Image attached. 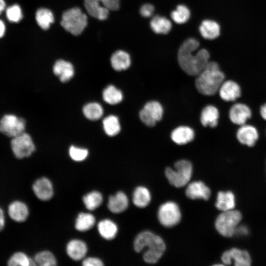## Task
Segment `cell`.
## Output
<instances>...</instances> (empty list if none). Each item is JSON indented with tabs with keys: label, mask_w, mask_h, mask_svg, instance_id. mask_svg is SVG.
Masks as SVG:
<instances>
[{
	"label": "cell",
	"mask_w": 266,
	"mask_h": 266,
	"mask_svg": "<svg viewBox=\"0 0 266 266\" xmlns=\"http://www.w3.org/2000/svg\"><path fill=\"white\" fill-rule=\"evenodd\" d=\"M198 40L189 38L184 41L178 52V61L182 70L188 74L197 76L209 62L210 55L205 49H200Z\"/></svg>",
	"instance_id": "1"
},
{
	"label": "cell",
	"mask_w": 266,
	"mask_h": 266,
	"mask_svg": "<svg viewBox=\"0 0 266 266\" xmlns=\"http://www.w3.org/2000/svg\"><path fill=\"white\" fill-rule=\"evenodd\" d=\"M133 247L137 252L147 248L143 255V258L145 262L150 264L158 262L166 249L162 238L150 231L140 233L134 240Z\"/></svg>",
	"instance_id": "2"
},
{
	"label": "cell",
	"mask_w": 266,
	"mask_h": 266,
	"mask_svg": "<svg viewBox=\"0 0 266 266\" xmlns=\"http://www.w3.org/2000/svg\"><path fill=\"white\" fill-rule=\"evenodd\" d=\"M225 75L219 65L209 61L204 69L197 75L195 81L198 92L206 96H212L219 91L224 81Z\"/></svg>",
	"instance_id": "3"
},
{
	"label": "cell",
	"mask_w": 266,
	"mask_h": 266,
	"mask_svg": "<svg viewBox=\"0 0 266 266\" xmlns=\"http://www.w3.org/2000/svg\"><path fill=\"white\" fill-rule=\"evenodd\" d=\"M62 17L61 26L66 31L75 36L80 35L87 25V15L77 7L65 11Z\"/></svg>",
	"instance_id": "4"
},
{
	"label": "cell",
	"mask_w": 266,
	"mask_h": 266,
	"mask_svg": "<svg viewBox=\"0 0 266 266\" xmlns=\"http://www.w3.org/2000/svg\"><path fill=\"white\" fill-rule=\"evenodd\" d=\"M174 169L169 167L166 169L165 175L169 182L177 188L185 186L192 177V164L188 160H181L174 164Z\"/></svg>",
	"instance_id": "5"
},
{
	"label": "cell",
	"mask_w": 266,
	"mask_h": 266,
	"mask_svg": "<svg viewBox=\"0 0 266 266\" xmlns=\"http://www.w3.org/2000/svg\"><path fill=\"white\" fill-rule=\"evenodd\" d=\"M242 218V214L239 210L232 209L223 211L216 218L215 228L222 236L232 237Z\"/></svg>",
	"instance_id": "6"
},
{
	"label": "cell",
	"mask_w": 266,
	"mask_h": 266,
	"mask_svg": "<svg viewBox=\"0 0 266 266\" xmlns=\"http://www.w3.org/2000/svg\"><path fill=\"white\" fill-rule=\"evenodd\" d=\"M85 7L90 15L99 20L108 17L110 10H117L120 0H84Z\"/></svg>",
	"instance_id": "7"
},
{
	"label": "cell",
	"mask_w": 266,
	"mask_h": 266,
	"mask_svg": "<svg viewBox=\"0 0 266 266\" xmlns=\"http://www.w3.org/2000/svg\"><path fill=\"white\" fill-rule=\"evenodd\" d=\"M25 128V120L14 114H5L0 120V132L11 138L24 133Z\"/></svg>",
	"instance_id": "8"
},
{
	"label": "cell",
	"mask_w": 266,
	"mask_h": 266,
	"mask_svg": "<svg viewBox=\"0 0 266 266\" xmlns=\"http://www.w3.org/2000/svg\"><path fill=\"white\" fill-rule=\"evenodd\" d=\"M10 145L14 155L18 159L30 156L35 148L31 136L25 132L12 138Z\"/></svg>",
	"instance_id": "9"
},
{
	"label": "cell",
	"mask_w": 266,
	"mask_h": 266,
	"mask_svg": "<svg viewBox=\"0 0 266 266\" xmlns=\"http://www.w3.org/2000/svg\"><path fill=\"white\" fill-rule=\"evenodd\" d=\"M181 214L178 205L172 201L162 204L158 210V218L160 223L166 227H171L180 221Z\"/></svg>",
	"instance_id": "10"
},
{
	"label": "cell",
	"mask_w": 266,
	"mask_h": 266,
	"mask_svg": "<svg viewBox=\"0 0 266 266\" xmlns=\"http://www.w3.org/2000/svg\"><path fill=\"white\" fill-rule=\"evenodd\" d=\"M163 115V108L162 105L157 101H150L147 102L139 112L141 121L148 127L154 126L160 121Z\"/></svg>",
	"instance_id": "11"
},
{
	"label": "cell",
	"mask_w": 266,
	"mask_h": 266,
	"mask_svg": "<svg viewBox=\"0 0 266 266\" xmlns=\"http://www.w3.org/2000/svg\"><path fill=\"white\" fill-rule=\"evenodd\" d=\"M221 260L224 265H230L233 261L235 266H249L251 264V259L248 252L237 248H233L223 253Z\"/></svg>",
	"instance_id": "12"
},
{
	"label": "cell",
	"mask_w": 266,
	"mask_h": 266,
	"mask_svg": "<svg viewBox=\"0 0 266 266\" xmlns=\"http://www.w3.org/2000/svg\"><path fill=\"white\" fill-rule=\"evenodd\" d=\"M252 112L246 104L236 103L233 104L229 111V118L234 124L243 125L251 118Z\"/></svg>",
	"instance_id": "13"
},
{
	"label": "cell",
	"mask_w": 266,
	"mask_h": 266,
	"mask_svg": "<svg viewBox=\"0 0 266 266\" xmlns=\"http://www.w3.org/2000/svg\"><path fill=\"white\" fill-rule=\"evenodd\" d=\"M236 137L242 144L249 147L253 146L259 138V133L253 126L244 124L236 132Z\"/></svg>",
	"instance_id": "14"
},
{
	"label": "cell",
	"mask_w": 266,
	"mask_h": 266,
	"mask_svg": "<svg viewBox=\"0 0 266 266\" xmlns=\"http://www.w3.org/2000/svg\"><path fill=\"white\" fill-rule=\"evenodd\" d=\"M185 193L187 197L191 199L207 200L210 197L211 191L203 182L198 181L190 183L186 188Z\"/></svg>",
	"instance_id": "15"
},
{
	"label": "cell",
	"mask_w": 266,
	"mask_h": 266,
	"mask_svg": "<svg viewBox=\"0 0 266 266\" xmlns=\"http://www.w3.org/2000/svg\"><path fill=\"white\" fill-rule=\"evenodd\" d=\"M219 92L222 100L226 101H233L240 97L241 88L235 81L227 80L222 84Z\"/></svg>",
	"instance_id": "16"
},
{
	"label": "cell",
	"mask_w": 266,
	"mask_h": 266,
	"mask_svg": "<svg viewBox=\"0 0 266 266\" xmlns=\"http://www.w3.org/2000/svg\"><path fill=\"white\" fill-rule=\"evenodd\" d=\"M33 189L36 196L42 200H49L53 195L52 183L45 177L36 180L33 184Z\"/></svg>",
	"instance_id": "17"
},
{
	"label": "cell",
	"mask_w": 266,
	"mask_h": 266,
	"mask_svg": "<svg viewBox=\"0 0 266 266\" xmlns=\"http://www.w3.org/2000/svg\"><path fill=\"white\" fill-rule=\"evenodd\" d=\"M54 74L62 82L69 81L74 76V70L72 65L69 62L63 60H57L53 67Z\"/></svg>",
	"instance_id": "18"
},
{
	"label": "cell",
	"mask_w": 266,
	"mask_h": 266,
	"mask_svg": "<svg viewBox=\"0 0 266 266\" xmlns=\"http://www.w3.org/2000/svg\"><path fill=\"white\" fill-rule=\"evenodd\" d=\"M9 217L14 221L22 222L25 221L29 215V209L24 202L15 201L11 202L8 208Z\"/></svg>",
	"instance_id": "19"
},
{
	"label": "cell",
	"mask_w": 266,
	"mask_h": 266,
	"mask_svg": "<svg viewBox=\"0 0 266 266\" xmlns=\"http://www.w3.org/2000/svg\"><path fill=\"white\" fill-rule=\"evenodd\" d=\"M235 206V196L232 191H220L218 193L215 206L218 210L228 211L233 209Z\"/></svg>",
	"instance_id": "20"
},
{
	"label": "cell",
	"mask_w": 266,
	"mask_h": 266,
	"mask_svg": "<svg viewBox=\"0 0 266 266\" xmlns=\"http://www.w3.org/2000/svg\"><path fill=\"white\" fill-rule=\"evenodd\" d=\"M108 208L114 213H119L125 211L128 206V199L126 194L119 191L115 195L109 197Z\"/></svg>",
	"instance_id": "21"
},
{
	"label": "cell",
	"mask_w": 266,
	"mask_h": 266,
	"mask_svg": "<svg viewBox=\"0 0 266 266\" xmlns=\"http://www.w3.org/2000/svg\"><path fill=\"white\" fill-rule=\"evenodd\" d=\"M219 117L218 109L213 105H208L201 111L200 120L203 126L214 128L218 125Z\"/></svg>",
	"instance_id": "22"
},
{
	"label": "cell",
	"mask_w": 266,
	"mask_h": 266,
	"mask_svg": "<svg viewBox=\"0 0 266 266\" xmlns=\"http://www.w3.org/2000/svg\"><path fill=\"white\" fill-rule=\"evenodd\" d=\"M112 67L116 71H122L128 69L131 64L130 56L126 51L119 50L112 55L110 58Z\"/></svg>",
	"instance_id": "23"
},
{
	"label": "cell",
	"mask_w": 266,
	"mask_h": 266,
	"mask_svg": "<svg viewBox=\"0 0 266 266\" xmlns=\"http://www.w3.org/2000/svg\"><path fill=\"white\" fill-rule=\"evenodd\" d=\"M199 31L203 38L212 40L219 36L220 27L216 21L211 20H205L200 25Z\"/></svg>",
	"instance_id": "24"
},
{
	"label": "cell",
	"mask_w": 266,
	"mask_h": 266,
	"mask_svg": "<svg viewBox=\"0 0 266 266\" xmlns=\"http://www.w3.org/2000/svg\"><path fill=\"white\" fill-rule=\"evenodd\" d=\"M195 136L194 131L187 126H180L175 128L171 133V138L176 144L182 145L193 140Z\"/></svg>",
	"instance_id": "25"
},
{
	"label": "cell",
	"mask_w": 266,
	"mask_h": 266,
	"mask_svg": "<svg viewBox=\"0 0 266 266\" xmlns=\"http://www.w3.org/2000/svg\"><path fill=\"white\" fill-rule=\"evenodd\" d=\"M87 251L86 243L79 239L70 241L66 246L68 255L74 260H80L83 258Z\"/></svg>",
	"instance_id": "26"
},
{
	"label": "cell",
	"mask_w": 266,
	"mask_h": 266,
	"mask_svg": "<svg viewBox=\"0 0 266 266\" xmlns=\"http://www.w3.org/2000/svg\"><path fill=\"white\" fill-rule=\"evenodd\" d=\"M150 25L152 30L158 34H167L172 28L170 21L166 17L160 15L152 17Z\"/></svg>",
	"instance_id": "27"
},
{
	"label": "cell",
	"mask_w": 266,
	"mask_h": 266,
	"mask_svg": "<svg viewBox=\"0 0 266 266\" xmlns=\"http://www.w3.org/2000/svg\"><path fill=\"white\" fill-rule=\"evenodd\" d=\"M98 229L100 235L108 240L114 238L118 231L117 225L109 219L100 221L98 224Z\"/></svg>",
	"instance_id": "28"
},
{
	"label": "cell",
	"mask_w": 266,
	"mask_h": 266,
	"mask_svg": "<svg viewBox=\"0 0 266 266\" xmlns=\"http://www.w3.org/2000/svg\"><path fill=\"white\" fill-rule=\"evenodd\" d=\"M133 203L137 207L140 208L146 207L151 200L149 191L145 187H137L133 192Z\"/></svg>",
	"instance_id": "29"
},
{
	"label": "cell",
	"mask_w": 266,
	"mask_h": 266,
	"mask_svg": "<svg viewBox=\"0 0 266 266\" xmlns=\"http://www.w3.org/2000/svg\"><path fill=\"white\" fill-rule=\"evenodd\" d=\"M122 92L112 85L107 86L102 92V98L105 102L111 105L119 103L123 100Z\"/></svg>",
	"instance_id": "30"
},
{
	"label": "cell",
	"mask_w": 266,
	"mask_h": 266,
	"mask_svg": "<svg viewBox=\"0 0 266 266\" xmlns=\"http://www.w3.org/2000/svg\"><path fill=\"white\" fill-rule=\"evenodd\" d=\"M102 126L105 133L109 136L116 135L121 130L119 119L113 115L106 117L102 121Z\"/></svg>",
	"instance_id": "31"
},
{
	"label": "cell",
	"mask_w": 266,
	"mask_h": 266,
	"mask_svg": "<svg viewBox=\"0 0 266 266\" xmlns=\"http://www.w3.org/2000/svg\"><path fill=\"white\" fill-rule=\"evenodd\" d=\"M35 20L38 25L43 30L48 29L54 21L51 11L45 8L38 9L35 13Z\"/></svg>",
	"instance_id": "32"
},
{
	"label": "cell",
	"mask_w": 266,
	"mask_h": 266,
	"mask_svg": "<svg viewBox=\"0 0 266 266\" xmlns=\"http://www.w3.org/2000/svg\"><path fill=\"white\" fill-rule=\"evenodd\" d=\"M84 116L91 121L100 119L103 114V109L99 103L92 102L85 104L82 109Z\"/></svg>",
	"instance_id": "33"
},
{
	"label": "cell",
	"mask_w": 266,
	"mask_h": 266,
	"mask_svg": "<svg viewBox=\"0 0 266 266\" xmlns=\"http://www.w3.org/2000/svg\"><path fill=\"white\" fill-rule=\"evenodd\" d=\"M95 223L94 216L90 213H80L76 220L75 228L79 231H86L92 228Z\"/></svg>",
	"instance_id": "34"
},
{
	"label": "cell",
	"mask_w": 266,
	"mask_h": 266,
	"mask_svg": "<svg viewBox=\"0 0 266 266\" xmlns=\"http://www.w3.org/2000/svg\"><path fill=\"white\" fill-rule=\"evenodd\" d=\"M191 13L187 6L178 5L170 14L172 20L177 24H182L187 22L190 18Z\"/></svg>",
	"instance_id": "35"
},
{
	"label": "cell",
	"mask_w": 266,
	"mask_h": 266,
	"mask_svg": "<svg viewBox=\"0 0 266 266\" xmlns=\"http://www.w3.org/2000/svg\"><path fill=\"white\" fill-rule=\"evenodd\" d=\"M102 200V195L98 191L91 192L83 198V201L86 207L90 210H93L99 207Z\"/></svg>",
	"instance_id": "36"
},
{
	"label": "cell",
	"mask_w": 266,
	"mask_h": 266,
	"mask_svg": "<svg viewBox=\"0 0 266 266\" xmlns=\"http://www.w3.org/2000/svg\"><path fill=\"white\" fill-rule=\"evenodd\" d=\"M8 265L10 266H35L36 263L34 260H32L22 252L14 253L9 259Z\"/></svg>",
	"instance_id": "37"
},
{
	"label": "cell",
	"mask_w": 266,
	"mask_h": 266,
	"mask_svg": "<svg viewBox=\"0 0 266 266\" xmlns=\"http://www.w3.org/2000/svg\"><path fill=\"white\" fill-rule=\"evenodd\" d=\"M34 260L36 265L41 266H54L57 264L55 257L52 253L48 251L36 254Z\"/></svg>",
	"instance_id": "38"
},
{
	"label": "cell",
	"mask_w": 266,
	"mask_h": 266,
	"mask_svg": "<svg viewBox=\"0 0 266 266\" xmlns=\"http://www.w3.org/2000/svg\"><path fill=\"white\" fill-rule=\"evenodd\" d=\"M6 16L9 21L13 23L20 22L23 18L21 8L18 4H13L6 10Z\"/></svg>",
	"instance_id": "39"
},
{
	"label": "cell",
	"mask_w": 266,
	"mask_h": 266,
	"mask_svg": "<svg viewBox=\"0 0 266 266\" xmlns=\"http://www.w3.org/2000/svg\"><path fill=\"white\" fill-rule=\"evenodd\" d=\"M88 150L85 148L71 146L69 149V155L72 160L81 162L86 159L88 155Z\"/></svg>",
	"instance_id": "40"
},
{
	"label": "cell",
	"mask_w": 266,
	"mask_h": 266,
	"mask_svg": "<svg viewBox=\"0 0 266 266\" xmlns=\"http://www.w3.org/2000/svg\"><path fill=\"white\" fill-rule=\"evenodd\" d=\"M154 6L150 3L143 4L140 8V14L144 18H149L153 14L154 12Z\"/></svg>",
	"instance_id": "41"
},
{
	"label": "cell",
	"mask_w": 266,
	"mask_h": 266,
	"mask_svg": "<svg viewBox=\"0 0 266 266\" xmlns=\"http://www.w3.org/2000/svg\"><path fill=\"white\" fill-rule=\"evenodd\" d=\"M82 265L84 266H102L103 264L98 258L90 257L85 259L82 262Z\"/></svg>",
	"instance_id": "42"
},
{
	"label": "cell",
	"mask_w": 266,
	"mask_h": 266,
	"mask_svg": "<svg viewBox=\"0 0 266 266\" xmlns=\"http://www.w3.org/2000/svg\"><path fill=\"white\" fill-rule=\"evenodd\" d=\"M5 225V218L3 211L0 207V232L2 231Z\"/></svg>",
	"instance_id": "43"
},
{
	"label": "cell",
	"mask_w": 266,
	"mask_h": 266,
	"mask_svg": "<svg viewBox=\"0 0 266 266\" xmlns=\"http://www.w3.org/2000/svg\"><path fill=\"white\" fill-rule=\"evenodd\" d=\"M260 114L262 117L265 120H266V103L263 104L260 107Z\"/></svg>",
	"instance_id": "44"
},
{
	"label": "cell",
	"mask_w": 266,
	"mask_h": 266,
	"mask_svg": "<svg viewBox=\"0 0 266 266\" xmlns=\"http://www.w3.org/2000/svg\"><path fill=\"white\" fill-rule=\"evenodd\" d=\"M5 32V26L4 22L0 20V38L2 37Z\"/></svg>",
	"instance_id": "45"
},
{
	"label": "cell",
	"mask_w": 266,
	"mask_h": 266,
	"mask_svg": "<svg viewBox=\"0 0 266 266\" xmlns=\"http://www.w3.org/2000/svg\"><path fill=\"white\" fill-rule=\"evenodd\" d=\"M237 227L236 228L238 229L239 232L240 234H247L248 233V230L246 226H240L239 228H238Z\"/></svg>",
	"instance_id": "46"
},
{
	"label": "cell",
	"mask_w": 266,
	"mask_h": 266,
	"mask_svg": "<svg viewBox=\"0 0 266 266\" xmlns=\"http://www.w3.org/2000/svg\"><path fill=\"white\" fill-rule=\"evenodd\" d=\"M5 5L6 4L4 0H0V14L4 10Z\"/></svg>",
	"instance_id": "47"
}]
</instances>
